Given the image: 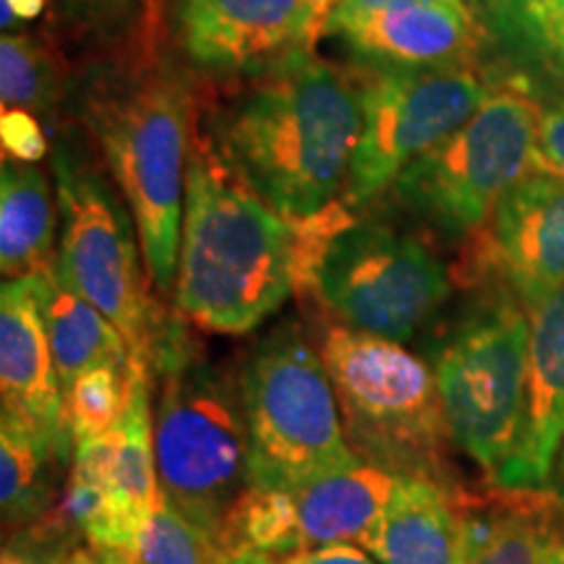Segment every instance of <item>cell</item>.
Instances as JSON below:
<instances>
[{"mask_svg": "<svg viewBox=\"0 0 564 564\" xmlns=\"http://www.w3.org/2000/svg\"><path fill=\"white\" fill-rule=\"evenodd\" d=\"M552 491L560 494V499H564V444L560 449V457H556V468H554V478H552Z\"/></svg>", "mask_w": 564, "mask_h": 564, "instance_id": "obj_36", "label": "cell"}, {"mask_svg": "<svg viewBox=\"0 0 564 564\" xmlns=\"http://www.w3.org/2000/svg\"><path fill=\"white\" fill-rule=\"evenodd\" d=\"M528 384L518 444L494 484L510 491L552 489L564 444V288L528 308Z\"/></svg>", "mask_w": 564, "mask_h": 564, "instance_id": "obj_15", "label": "cell"}, {"mask_svg": "<svg viewBox=\"0 0 564 564\" xmlns=\"http://www.w3.org/2000/svg\"><path fill=\"white\" fill-rule=\"evenodd\" d=\"M66 463H74V455L42 436L30 423L3 413L0 507H3L6 525H32L55 510V481Z\"/></svg>", "mask_w": 564, "mask_h": 564, "instance_id": "obj_22", "label": "cell"}, {"mask_svg": "<svg viewBox=\"0 0 564 564\" xmlns=\"http://www.w3.org/2000/svg\"><path fill=\"white\" fill-rule=\"evenodd\" d=\"M100 564H137L131 552H97Z\"/></svg>", "mask_w": 564, "mask_h": 564, "instance_id": "obj_37", "label": "cell"}, {"mask_svg": "<svg viewBox=\"0 0 564 564\" xmlns=\"http://www.w3.org/2000/svg\"><path fill=\"white\" fill-rule=\"evenodd\" d=\"M308 288L356 333L408 343L449 299L453 282L421 238L352 220L333 204L295 223V291Z\"/></svg>", "mask_w": 564, "mask_h": 564, "instance_id": "obj_4", "label": "cell"}, {"mask_svg": "<svg viewBox=\"0 0 564 564\" xmlns=\"http://www.w3.org/2000/svg\"><path fill=\"white\" fill-rule=\"evenodd\" d=\"M489 97L491 89L468 66L379 68L361 87L364 126L348 199H377L413 160L463 129Z\"/></svg>", "mask_w": 564, "mask_h": 564, "instance_id": "obj_11", "label": "cell"}, {"mask_svg": "<svg viewBox=\"0 0 564 564\" xmlns=\"http://www.w3.org/2000/svg\"><path fill=\"white\" fill-rule=\"evenodd\" d=\"M539 118L541 110L520 89L491 91L463 129L400 173L394 194L444 236H470L512 186L535 173Z\"/></svg>", "mask_w": 564, "mask_h": 564, "instance_id": "obj_9", "label": "cell"}, {"mask_svg": "<svg viewBox=\"0 0 564 564\" xmlns=\"http://www.w3.org/2000/svg\"><path fill=\"white\" fill-rule=\"evenodd\" d=\"M394 486L398 476L369 463H356L291 489L249 486L225 525L223 552L282 560L319 546H364Z\"/></svg>", "mask_w": 564, "mask_h": 564, "instance_id": "obj_12", "label": "cell"}, {"mask_svg": "<svg viewBox=\"0 0 564 564\" xmlns=\"http://www.w3.org/2000/svg\"><path fill=\"white\" fill-rule=\"evenodd\" d=\"M137 564H225L230 560L212 535L160 497L131 549Z\"/></svg>", "mask_w": 564, "mask_h": 564, "instance_id": "obj_27", "label": "cell"}, {"mask_svg": "<svg viewBox=\"0 0 564 564\" xmlns=\"http://www.w3.org/2000/svg\"><path fill=\"white\" fill-rule=\"evenodd\" d=\"M549 564H564V546L556 549V554L549 560Z\"/></svg>", "mask_w": 564, "mask_h": 564, "instance_id": "obj_40", "label": "cell"}, {"mask_svg": "<svg viewBox=\"0 0 564 564\" xmlns=\"http://www.w3.org/2000/svg\"><path fill=\"white\" fill-rule=\"evenodd\" d=\"M533 171L564 181V100L541 110Z\"/></svg>", "mask_w": 564, "mask_h": 564, "instance_id": "obj_31", "label": "cell"}, {"mask_svg": "<svg viewBox=\"0 0 564 564\" xmlns=\"http://www.w3.org/2000/svg\"><path fill=\"white\" fill-rule=\"evenodd\" d=\"M528 337V316L502 299L465 316L434 350L453 442L491 478L510 460L523 426Z\"/></svg>", "mask_w": 564, "mask_h": 564, "instance_id": "obj_10", "label": "cell"}, {"mask_svg": "<svg viewBox=\"0 0 564 564\" xmlns=\"http://www.w3.org/2000/svg\"><path fill=\"white\" fill-rule=\"evenodd\" d=\"M272 564H379L371 554L352 544H335V546H319L308 549V552L282 556V560H272Z\"/></svg>", "mask_w": 564, "mask_h": 564, "instance_id": "obj_33", "label": "cell"}, {"mask_svg": "<svg viewBox=\"0 0 564 564\" xmlns=\"http://www.w3.org/2000/svg\"><path fill=\"white\" fill-rule=\"evenodd\" d=\"M249 76L217 118V147L282 217L308 220L348 186L361 87L312 51Z\"/></svg>", "mask_w": 564, "mask_h": 564, "instance_id": "obj_1", "label": "cell"}, {"mask_svg": "<svg viewBox=\"0 0 564 564\" xmlns=\"http://www.w3.org/2000/svg\"><path fill=\"white\" fill-rule=\"evenodd\" d=\"M225 564H272L270 556H262V554H251V552H243V554H236L230 556Z\"/></svg>", "mask_w": 564, "mask_h": 564, "instance_id": "obj_38", "label": "cell"}, {"mask_svg": "<svg viewBox=\"0 0 564 564\" xmlns=\"http://www.w3.org/2000/svg\"><path fill=\"white\" fill-rule=\"evenodd\" d=\"M178 37L194 66L257 74L312 51L322 21L306 0H178Z\"/></svg>", "mask_w": 564, "mask_h": 564, "instance_id": "obj_13", "label": "cell"}, {"mask_svg": "<svg viewBox=\"0 0 564 564\" xmlns=\"http://www.w3.org/2000/svg\"><path fill=\"white\" fill-rule=\"evenodd\" d=\"M0 392L3 413L37 429L74 455L66 421V398L42 324L32 278L6 280L0 293Z\"/></svg>", "mask_w": 564, "mask_h": 564, "instance_id": "obj_16", "label": "cell"}, {"mask_svg": "<svg viewBox=\"0 0 564 564\" xmlns=\"http://www.w3.org/2000/svg\"><path fill=\"white\" fill-rule=\"evenodd\" d=\"M364 546L379 564H463L460 502L442 484L398 478Z\"/></svg>", "mask_w": 564, "mask_h": 564, "instance_id": "obj_18", "label": "cell"}, {"mask_svg": "<svg viewBox=\"0 0 564 564\" xmlns=\"http://www.w3.org/2000/svg\"><path fill=\"white\" fill-rule=\"evenodd\" d=\"M453 3H463V0H453Z\"/></svg>", "mask_w": 564, "mask_h": 564, "instance_id": "obj_41", "label": "cell"}, {"mask_svg": "<svg viewBox=\"0 0 564 564\" xmlns=\"http://www.w3.org/2000/svg\"><path fill=\"white\" fill-rule=\"evenodd\" d=\"M308 6H312V11L316 13V19L322 21V32H324V21H327V17H329V11L335 9L337 3H340V0H306Z\"/></svg>", "mask_w": 564, "mask_h": 564, "instance_id": "obj_35", "label": "cell"}, {"mask_svg": "<svg viewBox=\"0 0 564 564\" xmlns=\"http://www.w3.org/2000/svg\"><path fill=\"white\" fill-rule=\"evenodd\" d=\"M322 361L358 460L398 478L447 481V419L434 369L403 343L335 324L322 337Z\"/></svg>", "mask_w": 564, "mask_h": 564, "instance_id": "obj_5", "label": "cell"}, {"mask_svg": "<svg viewBox=\"0 0 564 564\" xmlns=\"http://www.w3.org/2000/svg\"><path fill=\"white\" fill-rule=\"evenodd\" d=\"M158 373L154 463L160 497L223 549L232 510L249 489V426L241 379L199 358L171 322L152 356Z\"/></svg>", "mask_w": 564, "mask_h": 564, "instance_id": "obj_3", "label": "cell"}, {"mask_svg": "<svg viewBox=\"0 0 564 564\" xmlns=\"http://www.w3.org/2000/svg\"><path fill=\"white\" fill-rule=\"evenodd\" d=\"M0 137H3V150L11 154V160L40 162L47 154V139L42 133V126L24 108H3Z\"/></svg>", "mask_w": 564, "mask_h": 564, "instance_id": "obj_30", "label": "cell"}, {"mask_svg": "<svg viewBox=\"0 0 564 564\" xmlns=\"http://www.w3.org/2000/svg\"><path fill=\"white\" fill-rule=\"evenodd\" d=\"M560 546L554 514L531 499L486 514H465L463 564H549Z\"/></svg>", "mask_w": 564, "mask_h": 564, "instance_id": "obj_23", "label": "cell"}, {"mask_svg": "<svg viewBox=\"0 0 564 564\" xmlns=\"http://www.w3.org/2000/svg\"><path fill=\"white\" fill-rule=\"evenodd\" d=\"M150 366L131 361L129 405L110 432V494L129 552L160 502L154 463V419L150 408Z\"/></svg>", "mask_w": 564, "mask_h": 564, "instance_id": "obj_20", "label": "cell"}, {"mask_svg": "<svg viewBox=\"0 0 564 564\" xmlns=\"http://www.w3.org/2000/svg\"><path fill=\"white\" fill-rule=\"evenodd\" d=\"M70 21L102 40L137 32L152 9V0H63Z\"/></svg>", "mask_w": 564, "mask_h": 564, "instance_id": "obj_29", "label": "cell"}, {"mask_svg": "<svg viewBox=\"0 0 564 564\" xmlns=\"http://www.w3.org/2000/svg\"><path fill=\"white\" fill-rule=\"evenodd\" d=\"M55 204L47 175L34 162L3 160L0 171V270L6 280L51 272L55 251Z\"/></svg>", "mask_w": 564, "mask_h": 564, "instance_id": "obj_21", "label": "cell"}, {"mask_svg": "<svg viewBox=\"0 0 564 564\" xmlns=\"http://www.w3.org/2000/svg\"><path fill=\"white\" fill-rule=\"evenodd\" d=\"M32 285L63 394L82 373L97 366L131 369V350L121 329L84 295L68 288L58 278L55 267L51 272L32 278Z\"/></svg>", "mask_w": 564, "mask_h": 564, "instance_id": "obj_19", "label": "cell"}, {"mask_svg": "<svg viewBox=\"0 0 564 564\" xmlns=\"http://www.w3.org/2000/svg\"><path fill=\"white\" fill-rule=\"evenodd\" d=\"M68 564H100V560H97V556L91 554L89 549H76Z\"/></svg>", "mask_w": 564, "mask_h": 564, "instance_id": "obj_39", "label": "cell"}, {"mask_svg": "<svg viewBox=\"0 0 564 564\" xmlns=\"http://www.w3.org/2000/svg\"><path fill=\"white\" fill-rule=\"evenodd\" d=\"M0 97L3 108L51 112L61 97V76L53 55L26 34L0 40Z\"/></svg>", "mask_w": 564, "mask_h": 564, "instance_id": "obj_24", "label": "cell"}, {"mask_svg": "<svg viewBox=\"0 0 564 564\" xmlns=\"http://www.w3.org/2000/svg\"><path fill=\"white\" fill-rule=\"evenodd\" d=\"M486 262L512 293L535 306L564 288V181L531 173L505 194L491 215Z\"/></svg>", "mask_w": 564, "mask_h": 564, "instance_id": "obj_14", "label": "cell"}, {"mask_svg": "<svg viewBox=\"0 0 564 564\" xmlns=\"http://www.w3.org/2000/svg\"><path fill=\"white\" fill-rule=\"evenodd\" d=\"M249 486L291 489L361 463L345 436L322 352L295 324L253 348L241 371Z\"/></svg>", "mask_w": 564, "mask_h": 564, "instance_id": "obj_7", "label": "cell"}, {"mask_svg": "<svg viewBox=\"0 0 564 564\" xmlns=\"http://www.w3.org/2000/svg\"><path fill=\"white\" fill-rule=\"evenodd\" d=\"M76 535L79 533L70 531L58 510H53L6 539L0 564H68L76 552Z\"/></svg>", "mask_w": 564, "mask_h": 564, "instance_id": "obj_28", "label": "cell"}, {"mask_svg": "<svg viewBox=\"0 0 564 564\" xmlns=\"http://www.w3.org/2000/svg\"><path fill=\"white\" fill-rule=\"evenodd\" d=\"M413 3H423V0H340L333 11H329L327 21H324V32L322 37H329V34H345L352 26L364 24L379 13L392 11V9H403V6H413Z\"/></svg>", "mask_w": 564, "mask_h": 564, "instance_id": "obj_32", "label": "cell"}, {"mask_svg": "<svg viewBox=\"0 0 564 564\" xmlns=\"http://www.w3.org/2000/svg\"><path fill=\"white\" fill-rule=\"evenodd\" d=\"M129 371L118 366H97L68 387L63 398L74 444L100 440L118 426L129 405Z\"/></svg>", "mask_w": 564, "mask_h": 564, "instance_id": "obj_26", "label": "cell"}, {"mask_svg": "<svg viewBox=\"0 0 564 564\" xmlns=\"http://www.w3.org/2000/svg\"><path fill=\"white\" fill-rule=\"evenodd\" d=\"M295 291V223L246 181L217 141L192 133L175 303L207 333L246 335Z\"/></svg>", "mask_w": 564, "mask_h": 564, "instance_id": "obj_2", "label": "cell"}, {"mask_svg": "<svg viewBox=\"0 0 564 564\" xmlns=\"http://www.w3.org/2000/svg\"><path fill=\"white\" fill-rule=\"evenodd\" d=\"M494 17L520 53L564 79V0H494Z\"/></svg>", "mask_w": 564, "mask_h": 564, "instance_id": "obj_25", "label": "cell"}, {"mask_svg": "<svg viewBox=\"0 0 564 564\" xmlns=\"http://www.w3.org/2000/svg\"><path fill=\"white\" fill-rule=\"evenodd\" d=\"M61 243L55 272L121 329L131 361L152 369V356L171 322H162L139 264L133 217L105 175L70 147L55 152Z\"/></svg>", "mask_w": 564, "mask_h": 564, "instance_id": "obj_8", "label": "cell"}, {"mask_svg": "<svg viewBox=\"0 0 564 564\" xmlns=\"http://www.w3.org/2000/svg\"><path fill=\"white\" fill-rule=\"evenodd\" d=\"M3 3V30H9L13 21H32L37 19L45 0H0Z\"/></svg>", "mask_w": 564, "mask_h": 564, "instance_id": "obj_34", "label": "cell"}, {"mask_svg": "<svg viewBox=\"0 0 564 564\" xmlns=\"http://www.w3.org/2000/svg\"><path fill=\"white\" fill-rule=\"evenodd\" d=\"M340 37L377 68L465 66L478 45L474 17L453 0H423L384 11Z\"/></svg>", "mask_w": 564, "mask_h": 564, "instance_id": "obj_17", "label": "cell"}, {"mask_svg": "<svg viewBox=\"0 0 564 564\" xmlns=\"http://www.w3.org/2000/svg\"><path fill=\"white\" fill-rule=\"evenodd\" d=\"M91 126L137 223L150 280L171 291L178 274L192 102L178 82L144 76L91 100Z\"/></svg>", "mask_w": 564, "mask_h": 564, "instance_id": "obj_6", "label": "cell"}]
</instances>
